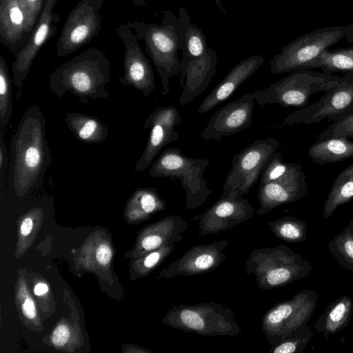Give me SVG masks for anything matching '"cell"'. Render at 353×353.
Here are the masks:
<instances>
[{
    "mask_svg": "<svg viewBox=\"0 0 353 353\" xmlns=\"http://www.w3.org/2000/svg\"><path fill=\"white\" fill-rule=\"evenodd\" d=\"M264 62L263 57L254 54L236 63L203 99L198 107L199 113H206L229 99Z\"/></svg>",
    "mask_w": 353,
    "mask_h": 353,
    "instance_id": "cell-20",
    "label": "cell"
},
{
    "mask_svg": "<svg viewBox=\"0 0 353 353\" xmlns=\"http://www.w3.org/2000/svg\"><path fill=\"white\" fill-rule=\"evenodd\" d=\"M188 226V222L180 215L168 216L148 229L141 240V247L144 251L150 252L167 244H175L182 239Z\"/></svg>",
    "mask_w": 353,
    "mask_h": 353,
    "instance_id": "cell-24",
    "label": "cell"
},
{
    "mask_svg": "<svg viewBox=\"0 0 353 353\" xmlns=\"http://www.w3.org/2000/svg\"><path fill=\"white\" fill-rule=\"evenodd\" d=\"M179 28V41L182 50L180 62L179 83L184 85V74L190 61L202 56L209 48L206 37L203 30L192 23L190 16L183 7L179 9L177 17Z\"/></svg>",
    "mask_w": 353,
    "mask_h": 353,
    "instance_id": "cell-22",
    "label": "cell"
},
{
    "mask_svg": "<svg viewBox=\"0 0 353 353\" xmlns=\"http://www.w3.org/2000/svg\"><path fill=\"white\" fill-rule=\"evenodd\" d=\"M103 0H80L68 14L58 37L56 52L64 57L98 36L101 30Z\"/></svg>",
    "mask_w": 353,
    "mask_h": 353,
    "instance_id": "cell-11",
    "label": "cell"
},
{
    "mask_svg": "<svg viewBox=\"0 0 353 353\" xmlns=\"http://www.w3.org/2000/svg\"><path fill=\"white\" fill-rule=\"evenodd\" d=\"M12 82L7 61L0 55V128L3 130L12 114Z\"/></svg>",
    "mask_w": 353,
    "mask_h": 353,
    "instance_id": "cell-33",
    "label": "cell"
},
{
    "mask_svg": "<svg viewBox=\"0 0 353 353\" xmlns=\"http://www.w3.org/2000/svg\"><path fill=\"white\" fill-rule=\"evenodd\" d=\"M23 312L28 319H34L36 316V310L34 302L30 298H28L24 301L22 306Z\"/></svg>",
    "mask_w": 353,
    "mask_h": 353,
    "instance_id": "cell-41",
    "label": "cell"
},
{
    "mask_svg": "<svg viewBox=\"0 0 353 353\" xmlns=\"http://www.w3.org/2000/svg\"><path fill=\"white\" fill-rule=\"evenodd\" d=\"M0 186L2 190L6 182L7 169L9 162V152L4 142L3 130L0 129Z\"/></svg>",
    "mask_w": 353,
    "mask_h": 353,
    "instance_id": "cell-38",
    "label": "cell"
},
{
    "mask_svg": "<svg viewBox=\"0 0 353 353\" xmlns=\"http://www.w3.org/2000/svg\"><path fill=\"white\" fill-rule=\"evenodd\" d=\"M307 154L320 165L343 161L353 157V141L347 137L317 139L310 147Z\"/></svg>",
    "mask_w": 353,
    "mask_h": 353,
    "instance_id": "cell-27",
    "label": "cell"
},
{
    "mask_svg": "<svg viewBox=\"0 0 353 353\" xmlns=\"http://www.w3.org/2000/svg\"><path fill=\"white\" fill-rule=\"evenodd\" d=\"M133 4L139 8H144L146 6L147 3L145 0H130Z\"/></svg>",
    "mask_w": 353,
    "mask_h": 353,
    "instance_id": "cell-46",
    "label": "cell"
},
{
    "mask_svg": "<svg viewBox=\"0 0 353 353\" xmlns=\"http://www.w3.org/2000/svg\"><path fill=\"white\" fill-rule=\"evenodd\" d=\"M311 270L308 261L283 244L252 250L245 264V273L253 274L258 287L264 290L303 279Z\"/></svg>",
    "mask_w": 353,
    "mask_h": 353,
    "instance_id": "cell-4",
    "label": "cell"
},
{
    "mask_svg": "<svg viewBox=\"0 0 353 353\" xmlns=\"http://www.w3.org/2000/svg\"><path fill=\"white\" fill-rule=\"evenodd\" d=\"M353 111V72L345 73L339 82L314 103L292 112L284 119L288 125L312 124L327 119L334 122Z\"/></svg>",
    "mask_w": 353,
    "mask_h": 353,
    "instance_id": "cell-12",
    "label": "cell"
},
{
    "mask_svg": "<svg viewBox=\"0 0 353 353\" xmlns=\"http://www.w3.org/2000/svg\"><path fill=\"white\" fill-rule=\"evenodd\" d=\"M254 101L251 92L228 103L210 118L201 132V138L221 141L223 137L231 136L246 129L252 121Z\"/></svg>",
    "mask_w": 353,
    "mask_h": 353,
    "instance_id": "cell-18",
    "label": "cell"
},
{
    "mask_svg": "<svg viewBox=\"0 0 353 353\" xmlns=\"http://www.w3.org/2000/svg\"><path fill=\"white\" fill-rule=\"evenodd\" d=\"M353 199V163L343 169L336 177L324 203L323 215L330 217L340 205Z\"/></svg>",
    "mask_w": 353,
    "mask_h": 353,
    "instance_id": "cell-28",
    "label": "cell"
},
{
    "mask_svg": "<svg viewBox=\"0 0 353 353\" xmlns=\"http://www.w3.org/2000/svg\"><path fill=\"white\" fill-rule=\"evenodd\" d=\"M181 120L179 111L173 105L157 108L148 117L143 128L150 129V134L145 148L134 165L135 172L148 168L164 146L179 139L175 128Z\"/></svg>",
    "mask_w": 353,
    "mask_h": 353,
    "instance_id": "cell-16",
    "label": "cell"
},
{
    "mask_svg": "<svg viewBox=\"0 0 353 353\" xmlns=\"http://www.w3.org/2000/svg\"><path fill=\"white\" fill-rule=\"evenodd\" d=\"M314 336L311 327L307 324L288 333L275 345L271 346L270 353L302 352Z\"/></svg>",
    "mask_w": 353,
    "mask_h": 353,
    "instance_id": "cell-34",
    "label": "cell"
},
{
    "mask_svg": "<svg viewBox=\"0 0 353 353\" xmlns=\"http://www.w3.org/2000/svg\"><path fill=\"white\" fill-rule=\"evenodd\" d=\"M46 127V118L36 104L19 121L11 139L6 176L7 190L12 196L25 197L42 185L52 162Z\"/></svg>",
    "mask_w": 353,
    "mask_h": 353,
    "instance_id": "cell-1",
    "label": "cell"
},
{
    "mask_svg": "<svg viewBox=\"0 0 353 353\" xmlns=\"http://www.w3.org/2000/svg\"><path fill=\"white\" fill-rule=\"evenodd\" d=\"M315 290H303L291 299L277 303L264 314L261 327L271 346L288 333L307 324L316 307Z\"/></svg>",
    "mask_w": 353,
    "mask_h": 353,
    "instance_id": "cell-9",
    "label": "cell"
},
{
    "mask_svg": "<svg viewBox=\"0 0 353 353\" xmlns=\"http://www.w3.org/2000/svg\"><path fill=\"white\" fill-rule=\"evenodd\" d=\"M19 0H0V42L15 53L28 41Z\"/></svg>",
    "mask_w": 353,
    "mask_h": 353,
    "instance_id": "cell-23",
    "label": "cell"
},
{
    "mask_svg": "<svg viewBox=\"0 0 353 353\" xmlns=\"http://www.w3.org/2000/svg\"><path fill=\"white\" fill-rule=\"evenodd\" d=\"M329 250L343 267L353 271V219L330 241Z\"/></svg>",
    "mask_w": 353,
    "mask_h": 353,
    "instance_id": "cell-32",
    "label": "cell"
},
{
    "mask_svg": "<svg viewBox=\"0 0 353 353\" xmlns=\"http://www.w3.org/2000/svg\"><path fill=\"white\" fill-rule=\"evenodd\" d=\"M352 312V300L347 296H342L327 305L314 323V328L325 336L337 333L347 327Z\"/></svg>",
    "mask_w": 353,
    "mask_h": 353,
    "instance_id": "cell-26",
    "label": "cell"
},
{
    "mask_svg": "<svg viewBox=\"0 0 353 353\" xmlns=\"http://www.w3.org/2000/svg\"><path fill=\"white\" fill-rule=\"evenodd\" d=\"M214 3H216L218 9L223 13V14H226V10L224 8L223 6L222 5L221 0H213ZM243 1H249V0H243Z\"/></svg>",
    "mask_w": 353,
    "mask_h": 353,
    "instance_id": "cell-45",
    "label": "cell"
},
{
    "mask_svg": "<svg viewBox=\"0 0 353 353\" xmlns=\"http://www.w3.org/2000/svg\"><path fill=\"white\" fill-rule=\"evenodd\" d=\"M165 208V201L159 196L154 188L137 189L128 203L130 212L141 218H145Z\"/></svg>",
    "mask_w": 353,
    "mask_h": 353,
    "instance_id": "cell-30",
    "label": "cell"
},
{
    "mask_svg": "<svg viewBox=\"0 0 353 353\" xmlns=\"http://www.w3.org/2000/svg\"><path fill=\"white\" fill-rule=\"evenodd\" d=\"M112 256V252L110 247L105 244L101 245L96 252L97 261L101 265H107Z\"/></svg>",
    "mask_w": 353,
    "mask_h": 353,
    "instance_id": "cell-40",
    "label": "cell"
},
{
    "mask_svg": "<svg viewBox=\"0 0 353 353\" xmlns=\"http://www.w3.org/2000/svg\"><path fill=\"white\" fill-rule=\"evenodd\" d=\"M307 184L305 172L300 164L294 167L282 177L259 185L258 215H264L274 208L298 201L307 192Z\"/></svg>",
    "mask_w": 353,
    "mask_h": 353,
    "instance_id": "cell-19",
    "label": "cell"
},
{
    "mask_svg": "<svg viewBox=\"0 0 353 353\" xmlns=\"http://www.w3.org/2000/svg\"><path fill=\"white\" fill-rule=\"evenodd\" d=\"M228 243V240H221L194 245L164 268L159 277L172 279L212 272L225 261L226 254L224 250Z\"/></svg>",
    "mask_w": 353,
    "mask_h": 353,
    "instance_id": "cell-17",
    "label": "cell"
},
{
    "mask_svg": "<svg viewBox=\"0 0 353 353\" xmlns=\"http://www.w3.org/2000/svg\"><path fill=\"white\" fill-rule=\"evenodd\" d=\"M209 163L206 158L187 157L179 148H168L151 164L149 173L153 178L179 179L185 190V205L194 210L201 206L212 192L203 176Z\"/></svg>",
    "mask_w": 353,
    "mask_h": 353,
    "instance_id": "cell-6",
    "label": "cell"
},
{
    "mask_svg": "<svg viewBox=\"0 0 353 353\" xmlns=\"http://www.w3.org/2000/svg\"><path fill=\"white\" fill-rule=\"evenodd\" d=\"M345 38L348 43H353V22Z\"/></svg>",
    "mask_w": 353,
    "mask_h": 353,
    "instance_id": "cell-44",
    "label": "cell"
},
{
    "mask_svg": "<svg viewBox=\"0 0 353 353\" xmlns=\"http://www.w3.org/2000/svg\"><path fill=\"white\" fill-rule=\"evenodd\" d=\"M163 322L172 328L207 336L236 337L242 332L233 311L215 302L174 305Z\"/></svg>",
    "mask_w": 353,
    "mask_h": 353,
    "instance_id": "cell-5",
    "label": "cell"
},
{
    "mask_svg": "<svg viewBox=\"0 0 353 353\" xmlns=\"http://www.w3.org/2000/svg\"><path fill=\"white\" fill-rule=\"evenodd\" d=\"M279 145L278 139L268 137L255 140L236 154L223 183V191L233 192L240 197L247 194L256 183L268 161Z\"/></svg>",
    "mask_w": 353,
    "mask_h": 353,
    "instance_id": "cell-10",
    "label": "cell"
},
{
    "mask_svg": "<svg viewBox=\"0 0 353 353\" xmlns=\"http://www.w3.org/2000/svg\"><path fill=\"white\" fill-rule=\"evenodd\" d=\"M217 61L216 52L210 48L202 56L190 61L184 74L183 92L179 99L180 104L188 103L205 90L216 74Z\"/></svg>",
    "mask_w": 353,
    "mask_h": 353,
    "instance_id": "cell-21",
    "label": "cell"
},
{
    "mask_svg": "<svg viewBox=\"0 0 353 353\" xmlns=\"http://www.w3.org/2000/svg\"><path fill=\"white\" fill-rule=\"evenodd\" d=\"M69 334L68 328L64 325H60L54 330L52 334V342L57 346H62L68 341Z\"/></svg>",
    "mask_w": 353,
    "mask_h": 353,
    "instance_id": "cell-39",
    "label": "cell"
},
{
    "mask_svg": "<svg viewBox=\"0 0 353 353\" xmlns=\"http://www.w3.org/2000/svg\"><path fill=\"white\" fill-rule=\"evenodd\" d=\"M134 32L138 40L145 44V50L157 72L162 85V94L170 92V79L179 75L181 60L178 57L181 50L177 17L171 10H167L161 24L141 21H130L125 23Z\"/></svg>",
    "mask_w": 353,
    "mask_h": 353,
    "instance_id": "cell-3",
    "label": "cell"
},
{
    "mask_svg": "<svg viewBox=\"0 0 353 353\" xmlns=\"http://www.w3.org/2000/svg\"><path fill=\"white\" fill-rule=\"evenodd\" d=\"M341 77L310 69L290 72L267 88L252 92L260 105L278 103L282 107L303 108L310 97L334 87Z\"/></svg>",
    "mask_w": 353,
    "mask_h": 353,
    "instance_id": "cell-7",
    "label": "cell"
},
{
    "mask_svg": "<svg viewBox=\"0 0 353 353\" xmlns=\"http://www.w3.org/2000/svg\"><path fill=\"white\" fill-rule=\"evenodd\" d=\"M295 165L286 163L283 160L282 154L276 151L268 161L262 172L259 185L274 181L288 173Z\"/></svg>",
    "mask_w": 353,
    "mask_h": 353,
    "instance_id": "cell-35",
    "label": "cell"
},
{
    "mask_svg": "<svg viewBox=\"0 0 353 353\" xmlns=\"http://www.w3.org/2000/svg\"><path fill=\"white\" fill-rule=\"evenodd\" d=\"M331 137H353V111L344 119L332 122V123L320 133L317 139Z\"/></svg>",
    "mask_w": 353,
    "mask_h": 353,
    "instance_id": "cell-37",
    "label": "cell"
},
{
    "mask_svg": "<svg viewBox=\"0 0 353 353\" xmlns=\"http://www.w3.org/2000/svg\"><path fill=\"white\" fill-rule=\"evenodd\" d=\"M46 0H19L24 16V32L28 37L35 27Z\"/></svg>",
    "mask_w": 353,
    "mask_h": 353,
    "instance_id": "cell-36",
    "label": "cell"
},
{
    "mask_svg": "<svg viewBox=\"0 0 353 353\" xmlns=\"http://www.w3.org/2000/svg\"><path fill=\"white\" fill-rule=\"evenodd\" d=\"M124 46L123 75L119 77L124 86H132L148 97L156 88L154 74L134 32L125 23L116 28Z\"/></svg>",
    "mask_w": 353,
    "mask_h": 353,
    "instance_id": "cell-14",
    "label": "cell"
},
{
    "mask_svg": "<svg viewBox=\"0 0 353 353\" xmlns=\"http://www.w3.org/2000/svg\"><path fill=\"white\" fill-rule=\"evenodd\" d=\"M64 120L75 139L87 144L101 143L109 134L107 126L96 117L72 112L66 114Z\"/></svg>",
    "mask_w": 353,
    "mask_h": 353,
    "instance_id": "cell-25",
    "label": "cell"
},
{
    "mask_svg": "<svg viewBox=\"0 0 353 353\" xmlns=\"http://www.w3.org/2000/svg\"><path fill=\"white\" fill-rule=\"evenodd\" d=\"M307 69H320L330 73L353 72V46L332 50L326 49L306 66Z\"/></svg>",
    "mask_w": 353,
    "mask_h": 353,
    "instance_id": "cell-29",
    "label": "cell"
},
{
    "mask_svg": "<svg viewBox=\"0 0 353 353\" xmlns=\"http://www.w3.org/2000/svg\"><path fill=\"white\" fill-rule=\"evenodd\" d=\"M352 22L327 26L306 33L283 46L270 62V72L279 74L305 70L321 53L345 37Z\"/></svg>",
    "mask_w": 353,
    "mask_h": 353,
    "instance_id": "cell-8",
    "label": "cell"
},
{
    "mask_svg": "<svg viewBox=\"0 0 353 353\" xmlns=\"http://www.w3.org/2000/svg\"><path fill=\"white\" fill-rule=\"evenodd\" d=\"M59 0H46L39 20L26 43L15 53L11 68L14 85L20 89L41 48L54 37L61 17L54 12Z\"/></svg>",
    "mask_w": 353,
    "mask_h": 353,
    "instance_id": "cell-13",
    "label": "cell"
},
{
    "mask_svg": "<svg viewBox=\"0 0 353 353\" xmlns=\"http://www.w3.org/2000/svg\"><path fill=\"white\" fill-rule=\"evenodd\" d=\"M33 222L32 219L26 218L21 225V233L23 236L28 235L32 229Z\"/></svg>",
    "mask_w": 353,
    "mask_h": 353,
    "instance_id": "cell-42",
    "label": "cell"
},
{
    "mask_svg": "<svg viewBox=\"0 0 353 353\" xmlns=\"http://www.w3.org/2000/svg\"><path fill=\"white\" fill-rule=\"evenodd\" d=\"M111 68L103 51L90 48L57 68L50 75L48 85L58 98L70 92L83 103L90 99L108 98L105 86L111 81Z\"/></svg>",
    "mask_w": 353,
    "mask_h": 353,
    "instance_id": "cell-2",
    "label": "cell"
},
{
    "mask_svg": "<svg viewBox=\"0 0 353 353\" xmlns=\"http://www.w3.org/2000/svg\"><path fill=\"white\" fill-rule=\"evenodd\" d=\"M272 233L288 243H300L307 238V223L291 216L281 217L268 223Z\"/></svg>",
    "mask_w": 353,
    "mask_h": 353,
    "instance_id": "cell-31",
    "label": "cell"
},
{
    "mask_svg": "<svg viewBox=\"0 0 353 353\" xmlns=\"http://www.w3.org/2000/svg\"><path fill=\"white\" fill-rule=\"evenodd\" d=\"M254 208L247 199L233 192L223 191L220 198L199 215V234H217L237 224L248 221L253 215Z\"/></svg>",
    "mask_w": 353,
    "mask_h": 353,
    "instance_id": "cell-15",
    "label": "cell"
},
{
    "mask_svg": "<svg viewBox=\"0 0 353 353\" xmlns=\"http://www.w3.org/2000/svg\"><path fill=\"white\" fill-rule=\"evenodd\" d=\"M48 290V288L45 283H39L35 285L34 292L36 295L41 296L46 293Z\"/></svg>",
    "mask_w": 353,
    "mask_h": 353,
    "instance_id": "cell-43",
    "label": "cell"
}]
</instances>
